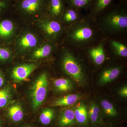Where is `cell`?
I'll list each match as a JSON object with an SVG mask.
<instances>
[{
	"instance_id": "11",
	"label": "cell",
	"mask_w": 127,
	"mask_h": 127,
	"mask_svg": "<svg viewBox=\"0 0 127 127\" xmlns=\"http://www.w3.org/2000/svg\"><path fill=\"white\" fill-rule=\"evenodd\" d=\"M58 45L44 40L29 53L30 60L36 61L48 58L56 53Z\"/></svg>"
},
{
	"instance_id": "15",
	"label": "cell",
	"mask_w": 127,
	"mask_h": 127,
	"mask_svg": "<svg viewBox=\"0 0 127 127\" xmlns=\"http://www.w3.org/2000/svg\"><path fill=\"white\" fill-rule=\"evenodd\" d=\"M84 17L81 11L66 5L60 21L64 25L70 26L82 20Z\"/></svg>"
},
{
	"instance_id": "29",
	"label": "cell",
	"mask_w": 127,
	"mask_h": 127,
	"mask_svg": "<svg viewBox=\"0 0 127 127\" xmlns=\"http://www.w3.org/2000/svg\"><path fill=\"white\" fill-rule=\"evenodd\" d=\"M119 94L120 96L126 98L127 97V86L123 87L120 89L119 91Z\"/></svg>"
},
{
	"instance_id": "3",
	"label": "cell",
	"mask_w": 127,
	"mask_h": 127,
	"mask_svg": "<svg viewBox=\"0 0 127 127\" xmlns=\"http://www.w3.org/2000/svg\"><path fill=\"white\" fill-rule=\"evenodd\" d=\"M96 21L104 37H127V4L115 3Z\"/></svg>"
},
{
	"instance_id": "27",
	"label": "cell",
	"mask_w": 127,
	"mask_h": 127,
	"mask_svg": "<svg viewBox=\"0 0 127 127\" xmlns=\"http://www.w3.org/2000/svg\"><path fill=\"white\" fill-rule=\"evenodd\" d=\"M12 57L11 49L8 45L0 43V63H6L10 61Z\"/></svg>"
},
{
	"instance_id": "6",
	"label": "cell",
	"mask_w": 127,
	"mask_h": 127,
	"mask_svg": "<svg viewBox=\"0 0 127 127\" xmlns=\"http://www.w3.org/2000/svg\"><path fill=\"white\" fill-rule=\"evenodd\" d=\"M48 74L42 72L32 83L29 92V97L32 109L39 108L45 99L48 86Z\"/></svg>"
},
{
	"instance_id": "25",
	"label": "cell",
	"mask_w": 127,
	"mask_h": 127,
	"mask_svg": "<svg viewBox=\"0 0 127 127\" xmlns=\"http://www.w3.org/2000/svg\"><path fill=\"white\" fill-rule=\"evenodd\" d=\"M92 0H64L66 5L82 11L84 10L88 12L90 9Z\"/></svg>"
},
{
	"instance_id": "34",
	"label": "cell",
	"mask_w": 127,
	"mask_h": 127,
	"mask_svg": "<svg viewBox=\"0 0 127 127\" xmlns=\"http://www.w3.org/2000/svg\"><path fill=\"white\" fill-rule=\"evenodd\" d=\"M13 1V2H15L16 1H18L19 0H12Z\"/></svg>"
},
{
	"instance_id": "24",
	"label": "cell",
	"mask_w": 127,
	"mask_h": 127,
	"mask_svg": "<svg viewBox=\"0 0 127 127\" xmlns=\"http://www.w3.org/2000/svg\"><path fill=\"white\" fill-rule=\"evenodd\" d=\"M12 88L9 85H6L0 89V109L6 106L12 97Z\"/></svg>"
},
{
	"instance_id": "32",
	"label": "cell",
	"mask_w": 127,
	"mask_h": 127,
	"mask_svg": "<svg viewBox=\"0 0 127 127\" xmlns=\"http://www.w3.org/2000/svg\"><path fill=\"white\" fill-rule=\"evenodd\" d=\"M119 2L123 4H127V0H118Z\"/></svg>"
},
{
	"instance_id": "22",
	"label": "cell",
	"mask_w": 127,
	"mask_h": 127,
	"mask_svg": "<svg viewBox=\"0 0 127 127\" xmlns=\"http://www.w3.org/2000/svg\"><path fill=\"white\" fill-rule=\"evenodd\" d=\"M80 98V95L79 94H69L58 98L53 102L51 106L64 107L71 106L76 102Z\"/></svg>"
},
{
	"instance_id": "26",
	"label": "cell",
	"mask_w": 127,
	"mask_h": 127,
	"mask_svg": "<svg viewBox=\"0 0 127 127\" xmlns=\"http://www.w3.org/2000/svg\"><path fill=\"white\" fill-rule=\"evenodd\" d=\"M56 116L55 110L51 108L43 109L39 116V120L41 124L44 125H48L52 122Z\"/></svg>"
},
{
	"instance_id": "35",
	"label": "cell",
	"mask_w": 127,
	"mask_h": 127,
	"mask_svg": "<svg viewBox=\"0 0 127 127\" xmlns=\"http://www.w3.org/2000/svg\"><path fill=\"white\" fill-rule=\"evenodd\" d=\"M32 127V126H25V127Z\"/></svg>"
},
{
	"instance_id": "8",
	"label": "cell",
	"mask_w": 127,
	"mask_h": 127,
	"mask_svg": "<svg viewBox=\"0 0 127 127\" xmlns=\"http://www.w3.org/2000/svg\"><path fill=\"white\" fill-rule=\"evenodd\" d=\"M104 49L107 57L121 59L127 58V37H105Z\"/></svg>"
},
{
	"instance_id": "28",
	"label": "cell",
	"mask_w": 127,
	"mask_h": 127,
	"mask_svg": "<svg viewBox=\"0 0 127 127\" xmlns=\"http://www.w3.org/2000/svg\"><path fill=\"white\" fill-rule=\"evenodd\" d=\"M13 4L12 0H0V17L6 15L11 11Z\"/></svg>"
},
{
	"instance_id": "33",
	"label": "cell",
	"mask_w": 127,
	"mask_h": 127,
	"mask_svg": "<svg viewBox=\"0 0 127 127\" xmlns=\"http://www.w3.org/2000/svg\"><path fill=\"white\" fill-rule=\"evenodd\" d=\"M0 127H3L2 122H1V120L0 119Z\"/></svg>"
},
{
	"instance_id": "13",
	"label": "cell",
	"mask_w": 127,
	"mask_h": 127,
	"mask_svg": "<svg viewBox=\"0 0 127 127\" xmlns=\"http://www.w3.org/2000/svg\"><path fill=\"white\" fill-rule=\"evenodd\" d=\"M39 64L31 63L22 64L14 67L11 72V76L16 82L19 83L26 79L38 67Z\"/></svg>"
},
{
	"instance_id": "5",
	"label": "cell",
	"mask_w": 127,
	"mask_h": 127,
	"mask_svg": "<svg viewBox=\"0 0 127 127\" xmlns=\"http://www.w3.org/2000/svg\"><path fill=\"white\" fill-rule=\"evenodd\" d=\"M35 22L36 26L45 40L54 42L58 45L63 43L67 26L61 21L45 16Z\"/></svg>"
},
{
	"instance_id": "21",
	"label": "cell",
	"mask_w": 127,
	"mask_h": 127,
	"mask_svg": "<svg viewBox=\"0 0 127 127\" xmlns=\"http://www.w3.org/2000/svg\"><path fill=\"white\" fill-rule=\"evenodd\" d=\"M6 114L9 120L14 123H18L22 121L25 116L23 107L19 103H16L9 106Z\"/></svg>"
},
{
	"instance_id": "9",
	"label": "cell",
	"mask_w": 127,
	"mask_h": 127,
	"mask_svg": "<svg viewBox=\"0 0 127 127\" xmlns=\"http://www.w3.org/2000/svg\"><path fill=\"white\" fill-rule=\"evenodd\" d=\"M99 75L98 83L100 85L108 83L117 78L123 72L125 67L121 63H111L102 65Z\"/></svg>"
},
{
	"instance_id": "19",
	"label": "cell",
	"mask_w": 127,
	"mask_h": 127,
	"mask_svg": "<svg viewBox=\"0 0 127 127\" xmlns=\"http://www.w3.org/2000/svg\"><path fill=\"white\" fill-rule=\"evenodd\" d=\"M73 111L76 124L79 127H87L89 125L88 108L84 103H80Z\"/></svg>"
},
{
	"instance_id": "1",
	"label": "cell",
	"mask_w": 127,
	"mask_h": 127,
	"mask_svg": "<svg viewBox=\"0 0 127 127\" xmlns=\"http://www.w3.org/2000/svg\"><path fill=\"white\" fill-rule=\"evenodd\" d=\"M56 53L59 56V66L62 71L78 85L84 86L89 61L84 50L63 43L58 46Z\"/></svg>"
},
{
	"instance_id": "14",
	"label": "cell",
	"mask_w": 127,
	"mask_h": 127,
	"mask_svg": "<svg viewBox=\"0 0 127 127\" xmlns=\"http://www.w3.org/2000/svg\"><path fill=\"white\" fill-rule=\"evenodd\" d=\"M117 0H92L86 16L96 20L104 12L115 4Z\"/></svg>"
},
{
	"instance_id": "16",
	"label": "cell",
	"mask_w": 127,
	"mask_h": 127,
	"mask_svg": "<svg viewBox=\"0 0 127 127\" xmlns=\"http://www.w3.org/2000/svg\"><path fill=\"white\" fill-rule=\"evenodd\" d=\"M101 105L104 123L106 121L109 124L112 125L118 120L119 114L112 103L108 100L104 99L101 101Z\"/></svg>"
},
{
	"instance_id": "12",
	"label": "cell",
	"mask_w": 127,
	"mask_h": 127,
	"mask_svg": "<svg viewBox=\"0 0 127 127\" xmlns=\"http://www.w3.org/2000/svg\"><path fill=\"white\" fill-rule=\"evenodd\" d=\"M7 15L0 17V43L8 45L15 36L17 28Z\"/></svg>"
},
{
	"instance_id": "20",
	"label": "cell",
	"mask_w": 127,
	"mask_h": 127,
	"mask_svg": "<svg viewBox=\"0 0 127 127\" xmlns=\"http://www.w3.org/2000/svg\"><path fill=\"white\" fill-rule=\"evenodd\" d=\"M76 125L73 109L68 108L62 111L58 120L59 127H73Z\"/></svg>"
},
{
	"instance_id": "17",
	"label": "cell",
	"mask_w": 127,
	"mask_h": 127,
	"mask_svg": "<svg viewBox=\"0 0 127 127\" xmlns=\"http://www.w3.org/2000/svg\"><path fill=\"white\" fill-rule=\"evenodd\" d=\"M88 123L93 127L105 124L103 122L101 109L96 102H91L88 108Z\"/></svg>"
},
{
	"instance_id": "18",
	"label": "cell",
	"mask_w": 127,
	"mask_h": 127,
	"mask_svg": "<svg viewBox=\"0 0 127 127\" xmlns=\"http://www.w3.org/2000/svg\"><path fill=\"white\" fill-rule=\"evenodd\" d=\"M65 6L64 0H48L47 15L50 18L60 21Z\"/></svg>"
},
{
	"instance_id": "23",
	"label": "cell",
	"mask_w": 127,
	"mask_h": 127,
	"mask_svg": "<svg viewBox=\"0 0 127 127\" xmlns=\"http://www.w3.org/2000/svg\"><path fill=\"white\" fill-rule=\"evenodd\" d=\"M53 85L55 89L60 93L67 92L72 90L73 83L71 80L65 78H59L55 79Z\"/></svg>"
},
{
	"instance_id": "31",
	"label": "cell",
	"mask_w": 127,
	"mask_h": 127,
	"mask_svg": "<svg viewBox=\"0 0 127 127\" xmlns=\"http://www.w3.org/2000/svg\"><path fill=\"white\" fill-rule=\"evenodd\" d=\"M116 127L114 126V125H110V124H109V125H106V124H104V125H102V126H100V127Z\"/></svg>"
},
{
	"instance_id": "30",
	"label": "cell",
	"mask_w": 127,
	"mask_h": 127,
	"mask_svg": "<svg viewBox=\"0 0 127 127\" xmlns=\"http://www.w3.org/2000/svg\"><path fill=\"white\" fill-rule=\"evenodd\" d=\"M5 83V77L4 73L0 69V89L4 86Z\"/></svg>"
},
{
	"instance_id": "7",
	"label": "cell",
	"mask_w": 127,
	"mask_h": 127,
	"mask_svg": "<svg viewBox=\"0 0 127 127\" xmlns=\"http://www.w3.org/2000/svg\"><path fill=\"white\" fill-rule=\"evenodd\" d=\"M36 32L27 29L23 31L16 39L15 48L19 55H23L30 52L44 40Z\"/></svg>"
},
{
	"instance_id": "4",
	"label": "cell",
	"mask_w": 127,
	"mask_h": 127,
	"mask_svg": "<svg viewBox=\"0 0 127 127\" xmlns=\"http://www.w3.org/2000/svg\"><path fill=\"white\" fill-rule=\"evenodd\" d=\"M48 0H19L12 10L26 20L36 21L47 15Z\"/></svg>"
},
{
	"instance_id": "2",
	"label": "cell",
	"mask_w": 127,
	"mask_h": 127,
	"mask_svg": "<svg viewBox=\"0 0 127 127\" xmlns=\"http://www.w3.org/2000/svg\"><path fill=\"white\" fill-rule=\"evenodd\" d=\"M104 37L96 21L85 15L82 20L67 26L63 43L84 50L97 45Z\"/></svg>"
},
{
	"instance_id": "10",
	"label": "cell",
	"mask_w": 127,
	"mask_h": 127,
	"mask_svg": "<svg viewBox=\"0 0 127 127\" xmlns=\"http://www.w3.org/2000/svg\"><path fill=\"white\" fill-rule=\"evenodd\" d=\"M104 40L105 37L97 45L84 49L91 63L96 69L105 63L108 58L104 49Z\"/></svg>"
}]
</instances>
